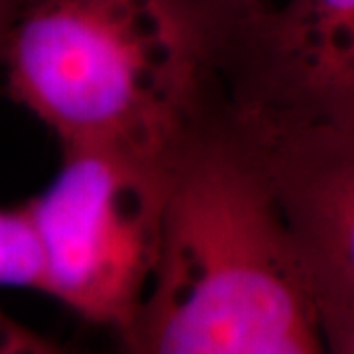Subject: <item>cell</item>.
Returning a JSON list of instances; mask_svg holds the SVG:
<instances>
[{"mask_svg":"<svg viewBox=\"0 0 354 354\" xmlns=\"http://www.w3.org/2000/svg\"><path fill=\"white\" fill-rule=\"evenodd\" d=\"M232 120L264 167L317 317L354 309V128Z\"/></svg>","mask_w":354,"mask_h":354,"instance_id":"obj_5","label":"cell"},{"mask_svg":"<svg viewBox=\"0 0 354 354\" xmlns=\"http://www.w3.org/2000/svg\"><path fill=\"white\" fill-rule=\"evenodd\" d=\"M30 0H0V64L8 50L12 32Z\"/></svg>","mask_w":354,"mask_h":354,"instance_id":"obj_9","label":"cell"},{"mask_svg":"<svg viewBox=\"0 0 354 354\" xmlns=\"http://www.w3.org/2000/svg\"><path fill=\"white\" fill-rule=\"evenodd\" d=\"M215 59L242 124L354 128V0H223Z\"/></svg>","mask_w":354,"mask_h":354,"instance_id":"obj_4","label":"cell"},{"mask_svg":"<svg viewBox=\"0 0 354 354\" xmlns=\"http://www.w3.org/2000/svg\"><path fill=\"white\" fill-rule=\"evenodd\" d=\"M0 286L46 293V266L28 207L0 209Z\"/></svg>","mask_w":354,"mask_h":354,"instance_id":"obj_6","label":"cell"},{"mask_svg":"<svg viewBox=\"0 0 354 354\" xmlns=\"http://www.w3.org/2000/svg\"><path fill=\"white\" fill-rule=\"evenodd\" d=\"M62 169L26 203L36 227L46 293L124 339L160 258L174 169L104 150H62Z\"/></svg>","mask_w":354,"mask_h":354,"instance_id":"obj_3","label":"cell"},{"mask_svg":"<svg viewBox=\"0 0 354 354\" xmlns=\"http://www.w3.org/2000/svg\"><path fill=\"white\" fill-rule=\"evenodd\" d=\"M223 0H30L4 55L8 93L88 148L174 169L223 106Z\"/></svg>","mask_w":354,"mask_h":354,"instance_id":"obj_2","label":"cell"},{"mask_svg":"<svg viewBox=\"0 0 354 354\" xmlns=\"http://www.w3.org/2000/svg\"><path fill=\"white\" fill-rule=\"evenodd\" d=\"M57 351V344L26 329L0 311V354H46Z\"/></svg>","mask_w":354,"mask_h":354,"instance_id":"obj_7","label":"cell"},{"mask_svg":"<svg viewBox=\"0 0 354 354\" xmlns=\"http://www.w3.org/2000/svg\"><path fill=\"white\" fill-rule=\"evenodd\" d=\"M319 329L330 353L354 354V309L319 317Z\"/></svg>","mask_w":354,"mask_h":354,"instance_id":"obj_8","label":"cell"},{"mask_svg":"<svg viewBox=\"0 0 354 354\" xmlns=\"http://www.w3.org/2000/svg\"><path fill=\"white\" fill-rule=\"evenodd\" d=\"M122 342L140 354L325 351L272 185L227 106L174 165L160 258Z\"/></svg>","mask_w":354,"mask_h":354,"instance_id":"obj_1","label":"cell"}]
</instances>
